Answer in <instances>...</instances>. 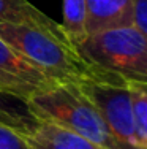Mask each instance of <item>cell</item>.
I'll return each mask as SVG.
<instances>
[{
  "label": "cell",
  "mask_w": 147,
  "mask_h": 149,
  "mask_svg": "<svg viewBox=\"0 0 147 149\" xmlns=\"http://www.w3.org/2000/svg\"><path fill=\"white\" fill-rule=\"evenodd\" d=\"M0 149H29L26 138L0 124Z\"/></svg>",
  "instance_id": "cell-13"
},
{
  "label": "cell",
  "mask_w": 147,
  "mask_h": 149,
  "mask_svg": "<svg viewBox=\"0 0 147 149\" xmlns=\"http://www.w3.org/2000/svg\"><path fill=\"white\" fill-rule=\"evenodd\" d=\"M131 26L147 35V0H131Z\"/></svg>",
  "instance_id": "cell-12"
},
{
  "label": "cell",
  "mask_w": 147,
  "mask_h": 149,
  "mask_svg": "<svg viewBox=\"0 0 147 149\" xmlns=\"http://www.w3.org/2000/svg\"><path fill=\"white\" fill-rule=\"evenodd\" d=\"M33 63L0 38V89L29 102L32 97L57 86Z\"/></svg>",
  "instance_id": "cell-5"
},
{
  "label": "cell",
  "mask_w": 147,
  "mask_h": 149,
  "mask_svg": "<svg viewBox=\"0 0 147 149\" xmlns=\"http://www.w3.org/2000/svg\"><path fill=\"white\" fill-rule=\"evenodd\" d=\"M60 26L70 45L76 48L89 35L86 0H63V22Z\"/></svg>",
  "instance_id": "cell-10"
},
{
  "label": "cell",
  "mask_w": 147,
  "mask_h": 149,
  "mask_svg": "<svg viewBox=\"0 0 147 149\" xmlns=\"http://www.w3.org/2000/svg\"><path fill=\"white\" fill-rule=\"evenodd\" d=\"M24 138L29 149H104L87 138L46 120H40L37 129Z\"/></svg>",
  "instance_id": "cell-7"
},
{
  "label": "cell",
  "mask_w": 147,
  "mask_h": 149,
  "mask_svg": "<svg viewBox=\"0 0 147 149\" xmlns=\"http://www.w3.org/2000/svg\"><path fill=\"white\" fill-rule=\"evenodd\" d=\"M0 38L59 84H76L92 74L68 41L43 29L0 24Z\"/></svg>",
  "instance_id": "cell-3"
},
{
  "label": "cell",
  "mask_w": 147,
  "mask_h": 149,
  "mask_svg": "<svg viewBox=\"0 0 147 149\" xmlns=\"http://www.w3.org/2000/svg\"><path fill=\"white\" fill-rule=\"evenodd\" d=\"M78 87L92 102L104 124L124 149H144L139 144L131 116L128 81L120 76L97 73L81 79Z\"/></svg>",
  "instance_id": "cell-4"
},
{
  "label": "cell",
  "mask_w": 147,
  "mask_h": 149,
  "mask_svg": "<svg viewBox=\"0 0 147 149\" xmlns=\"http://www.w3.org/2000/svg\"><path fill=\"white\" fill-rule=\"evenodd\" d=\"M0 24L37 27L68 41L60 24L41 13L27 0H0Z\"/></svg>",
  "instance_id": "cell-6"
},
{
  "label": "cell",
  "mask_w": 147,
  "mask_h": 149,
  "mask_svg": "<svg viewBox=\"0 0 147 149\" xmlns=\"http://www.w3.org/2000/svg\"><path fill=\"white\" fill-rule=\"evenodd\" d=\"M0 124L27 136L37 129L40 120L33 116L26 100L0 89Z\"/></svg>",
  "instance_id": "cell-9"
},
{
  "label": "cell",
  "mask_w": 147,
  "mask_h": 149,
  "mask_svg": "<svg viewBox=\"0 0 147 149\" xmlns=\"http://www.w3.org/2000/svg\"><path fill=\"white\" fill-rule=\"evenodd\" d=\"M27 103L38 120L57 124L104 149H124L78 84H57Z\"/></svg>",
  "instance_id": "cell-1"
},
{
  "label": "cell",
  "mask_w": 147,
  "mask_h": 149,
  "mask_svg": "<svg viewBox=\"0 0 147 149\" xmlns=\"http://www.w3.org/2000/svg\"><path fill=\"white\" fill-rule=\"evenodd\" d=\"M75 51L92 72L147 83V35L133 26L90 33Z\"/></svg>",
  "instance_id": "cell-2"
},
{
  "label": "cell",
  "mask_w": 147,
  "mask_h": 149,
  "mask_svg": "<svg viewBox=\"0 0 147 149\" xmlns=\"http://www.w3.org/2000/svg\"><path fill=\"white\" fill-rule=\"evenodd\" d=\"M131 102V116L138 141L147 149V83L144 81H128Z\"/></svg>",
  "instance_id": "cell-11"
},
{
  "label": "cell",
  "mask_w": 147,
  "mask_h": 149,
  "mask_svg": "<svg viewBox=\"0 0 147 149\" xmlns=\"http://www.w3.org/2000/svg\"><path fill=\"white\" fill-rule=\"evenodd\" d=\"M87 33L131 26V0H86Z\"/></svg>",
  "instance_id": "cell-8"
}]
</instances>
